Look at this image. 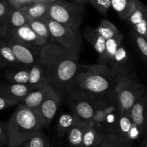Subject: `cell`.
Instances as JSON below:
<instances>
[{
  "mask_svg": "<svg viewBox=\"0 0 147 147\" xmlns=\"http://www.w3.org/2000/svg\"><path fill=\"white\" fill-rule=\"evenodd\" d=\"M22 147H50V146L48 139L41 130L24 142Z\"/></svg>",
  "mask_w": 147,
  "mask_h": 147,
  "instance_id": "cell-31",
  "label": "cell"
},
{
  "mask_svg": "<svg viewBox=\"0 0 147 147\" xmlns=\"http://www.w3.org/2000/svg\"><path fill=\"white\" fill-rule=\"evenodd\" d=\"M85 11V7L66 0H58L50 4L47 18L73 28L79 29Z\"/></svg>",
  "mask_w": 147,
  "mask_h": 147,
  "instance_id": "cell-6",
  "label": "cell"
},
{
  "mask_svg": "<svg viewBox=\"0 0 147 147\" xmlns=\"http://www.w3.org/2000/svg\"><path fill=\"white\" fill-rule=\"evenodd\" d=\"M45 20L50 33V42L76 54H80L83 37L79 29L60 24L50 18H46Z\"/></svg>",
  "mask_w": 147,
  "mask_h": 147,
  "instance_id": "cell-5",
  "label": "cell"
},
{
  "mask_svg": "<svg viewBox=\"0 0 147 147\" xmlns=\"http://www.w3.org/2000/svg\"><path fill=\"white\" fill-rule=\"evenodd\" d=\"M83 34L86 40L98 55V61L101 60L104 55L106 40L96 32L95 28H86Z\"/></svg>",
  "mask_w": 147,
  "mask_h": 147,
  "instance_id": "cell-22",
  "label": "cell"
},
{
  "mask_svg": "<svg viewBox=\"0 0 147 147\" xmlns=\"http://www.w3.org/2000/svg\"><path fill=\"white\" fill-rule=\"evenodd\" d=\"M132 36L141 57L147 65V40L134 32H132Z\"/></svg>",
  "mask_w": 147,
  "mask_h": 147,
  "instance_id": "cell-32",
  "label": "cell"
},
{
  "mask_svg": "<svg viewBox=\"0 0 147 147\" xmlns=\"http://www.w3.org/2000/svg\"><path fill=\"white\" fill-rule=\"evenodd\" d=\"M146 93V88L134 73L118 76L114 93L119 113H129L134 104Z\"/></svg>",
  "mask_w": 147,
  "mask_h": 147,
  "instance_id": "cell-4",
  "label": "cell"
},
{
  "mask_svg": "<svg viewBox=\"0 0 147 147\" xmlns=\"http://www.w3.org/2000/svg\"><path fill=\"white\" fill-rule=\"evenodd\" d=\"M27 24L30 26L35 34L44 41L50 42V33L45 20H27Z\"/></svg>",
  "mask_w": 147,
  "mask_h": 147,
  "instance_id": "cell-28",
  "label": "cell"
},
{
  "mask_svg": "<svg viewBox=\"0 0 147 147\" xmlns=\"http://www.w3.org/2000/svg\"><path fill=\"white\" fill-rule=\"evenodd\" d=\"M117 76L105 65L80 64L76 80V87L92 96H103L114 92Z\"/></svg>",
  "mask_w": 147,
  "mask_h": 147,
  "instance_id": "cell-2",
  "label": "cell"
},
{
  "mask_svg": "<svg viewBox=\"0 0 147 147\" xmlns=\"http://www.w3.org/2000/svg\"><path fill=\"white\" fill-rule=\"evenodd\" d=\"M123 42V35L121 32H119L117 35L106 40V49L103 57L99 60V64L105 65L110 67L112 61L115 57L118 49Z\"/></svg>",
  "mask_w": 147,
  "mask_h": 147,
  "instance_id": "cell-19",
  "label": "cell"
},
{
  "mask_svg": "<svg viewBox=\"0 0 147 147\" xmlns=\"http://www.w3.org/2000/svg\"><path fill=\"white\" fill-rule=\"evenodd\" d=\"M30 67L31 66L18 65L7 68L5 72L6 78L10 83L29 85Z\"/></svg>",
  "mask_w": 147,
  "mask_h": 147,
  "instance_id": "cell-17",
  "label": "cell"
},
{
  "mask_svg": "<svg viewBox=\"0 0 147 147\" xmlns=\"http://www.w3.org/2000/svg\"><path fill=\"white\" fill-rule=\"evenodd\" d=\"M8 2L11 8L21 9L26 6L36 2V1L35 0H8Z\"/></svg>",
  "mask_w": 147,
  "mask_h": 147,
  "instance_id": "cell-35",
  "label": "cell"
},
{
  "mask_svg": "<svg viewBox=\"0 0 147 147\" xmlns=\"http://www.w3.org/2000/svg\"><path fill=\"white\" fill-rule=\"evenodd\" d=\"M73 3L76 4H78V5L82 6V7H85L88 2V0H73Z\"/></svg>",
  "mask_w": 147,
  "mask_h": 147,
  "instance_id": "cell-38",
  "label": "cell"
},
{
  "mask_svg": "<svg viewBox=\"0 0 147 147\" xmlns=\"http://www.w3.org/2000/svg\"><path fill=\"white\" fill-rule=\"evenodd\" d=\"M129 113L133 123L144 134L147 131V93L134 104Z\"/></svg>",
  "mask_w": 147,
  "mask_h": 147,
  "instance_id": "cell-13",
  "label": "cell"
},
{
  "mask_svg": "<svg viewBox=\"0 0 147 147\" xmlns=\"http://www.w3.org/2000/svg\"><path fill=\"white\" fill-rule=\"evenodd\" d=\"M20 65L9 45L4 39L0 40V67L9 68Z\"/></svg>",
  "mask_w": 147,
  "mask_h": 147,
  "instance_id": "cell-23",
  "label": "cell"
},
{
  "mask_svg": "<svg viewBox=\"0 0 147 147\" xmlns=\"http://www.w3.org/2000/svg\"><path fill=\"white\" fill-rule=\"evenodd\" d=\"M1 40V37H0V40Z\"/></svg>",
  "mask_w": 147,
  "mask_h": 147,
  "instance_id": "cell-43",
  "label": "cell"
},
{
  "mask_svg": "<svg viewBox=\"0 0 147 147\" xmlns=\"http://www.w3.org/2000/svg\"><path fill=\"white\" fill-rule=\"evenodd\" d=\"M106 134V133L91 124L85 132L82 147H99L104 140Z\"/></svg>",
  "mask_w": 147,
  "mask_h": 147,
  "instance_id": "cell-24",
  "label": "cell"
},
{
  "mask_svg": "<svg viewBox=\"0 0 147 147\" xmlns=\"http://www.w3.org/2000/svg\"><path fill=\"white\" fill-rule=\"evenodd\" d=\"M50 4L45 2H34L21 9L27 20H45L48 17Z\"/></svg>",
  "mask_w": 147,
  "mask_h": 147,
  "instance_id": "cell-20",
  "label": "cell"
},
{
  "mask_svg": "<svg viewBox=\"0 0 147 147\" xmlns=\"http://www.w3.org/2000/svg\"><path fill=\"white\" fill-rule=\"evenodd\" d=\"M0 147H1V146H0Z\"/></svg>",
  "mask_w": 147,
  "mask_h": 147,
  "instance_id": "cell-46",
  "label": "cell"
},
{
  "mask_svg": "<svg viewBox=\"0 0 147 147\" xmlns=\"http://www.w3.org/2000/svg\"><path fill=\"white\" fill-rule=\"evenodd\" d=\"M92 95L83 93H72L69 103L72 111L80 120L93 121L97 113L99 103Z\"/></svg>",
  "mask_w": 147,
  "mask_h": 147,
  "instance_id": "cell-7",
  "label": "cell"
},
{
  "mask_svg": "<svg viewBox=\"0 0 147 147\" xmlns=\"http://www.w3.org/2000/svg\"><path fill=\"white\" fill-rule=\"evenodd\" d=\"M27 24L25 15L20 9H10L2 26V37L9 32Z\"/></svg>",
  "mask_w": 147,
  "mask_h": 147,
  "instance_id": "cell-16",
  "label": "cell"
},
{
  "mask_svg": "<svg viewBox=\"0 0 147 147\" xmlns=\"http://www.w3.org/2000/svg\"><path fill=\"white\" fill-rule=\"evenodd\" d=\"M107 134L116 135L131 142H133V141L139 139L141 135H143L140 129L133 123L129 113H120L119 112V117L116 119L114 126Z\"/></svg>",
  "mask_w": 147,
  "mask_h": 147,
  "instance_id": "cell-9",
  "label": "cell"
},
{
  "mask_svg": "<svg viewBox=\"0 0 147 147\" xmlns=\"http://www.w3.org/2000/svg\"><path fill=\"white\" fill-rule=\"evenodd\" d=\"M0 84H1V83H0Z\"/></svg>",
  "mask_w": 147,
  "mask_h": 147,
  "instance_id": "cell-45",
  "label": "cell"
},
{
  "mask_svg": "<svg viewBox=\"0 0 147 147\" xmlns=\"http://www.w3.org/2000/svg\"><path fill=\"white\" fill-rule=\"evenodd\" d=\"M29 85L37 88L50 86L45 72L39 63L30 67Z\"/></svg>",
  "mask_w": 147,
  "mask_h": 147,
  "instance_id": "cell-26",
  "label": "cell"
},
{
  "mask_svg": "<svg viewBox=\"0 0 147 147\" xmlns=\"http://www.w3.org/2000/svg\"><path fill=\"white\" fill-rule=\"evenodd\" d=\"M133 32L147 40V7L140 0H136V7L127 20Z\"/></svg>",
  "mask_w": 147,
  "mask_h": 147,
  "instance_id": "cell-12",
  "label": "cell"
},
{
  "mask_svg": "<svg viewBox=\"0 0 147 147\" xmlns=\"http://www.w3.org/2000/svg\"><path fill=\"white\" fill-rule=\"evenodd\" d=\"M8 136V122L0 121V146L7 144Z\"/></svg>",
  "mask_w": 147,
  "mask_h": 147,
  "instance_id": "cell-34",
  "label": "cell"
},
{
  "mask_svg": "<svg viewBox=\"0 0 147 147\" xmlns=\"http://www.w3.org/2000/svg\"><path fill=\"white\" fill-rule=\"evenodd\" d=\"M111 8L123 20H127L134 11L136 0H111Z\"/></svg>",
  "mask_w": 147,
  "mask_h": 147,
  "instance_id": "cell-25",
  "label": "cell"
},
{
  "mask_svg": "<svg viewBox=\"0 0 147 147\" xmlns=\"http://www.w3.org/2000/svg\"><path fill=\"white\" fill-rule=\"evenodd\" d=\"M36 88H38L26 84L10 83H1L0 96L17 100L21 103L27 95Z\"/></svg>",
  "mask_w": 147,
  "mask_h": 147,
  "instance_id": "cell-14",
  "label": "cell"
},
{
  "mask_svg": "<svg viewBox=\"0 0 147 147\" xmlns=\"http://www.w3.org/2000/svg\"><path fill=\"white\" fill-rule=\"evenodd\" d=\"M4 40L11 47L20 65L32 66L39 63L40 52L41 49L32 48L9 39H4Z\"/></svg>",
  "mask_w": 147,
  "mask_h": 147,
  "instance_id": "cell-11",
  "label": "cell"
},
{
  "mask_svg": "<svg viewBox=\"0 0 147 147\" xmlns=\"http://www.w3.org/2000/svg\"><path fill=\"white\" fill-rule=\"evenodd\" d=\"M10 9L11 7L8 0H0V22L2 24V26Z\"/></svg>",
  "mask_w": 147,
  "mask_h": 147,
  "instance_id": "cell-36",
  "label": "cell"
},
{
  "mask_svg": "<svg viewBox=\"0 0 147 147\" xmlns=\"http://www.w3.org/2000/svg\"><path fill=\"white\" fill-rule=\"evenodd\" d=\"M2 38L9 39L35 49H41L47 44L45 41L35 34L28 24L9 32Z\"/></svg>",
  "mask_w": 147,
  "mask_h": 147,
  "instance_id": "cell-10",
  "label": "cell"
},
{
  "mask_svg": "<svg viewBox=\"0 0 147 147\" xmlns=\"http://www.w3.org/2000/svg\"><path fill=\"white\" fill-rule=\"evenodd\" d=\"M88 2L103 15H106L111 8V0H88Z\"/></svg>",
  "mask_w": 147,
  "mask_h": 147,
  "instance_id": "cell-33",
  "label": "cell"
},
{
  "mask_svg": "<svg viewBox=\"0 0 147 147\" xmlns=\"http://www.w3.org/2000/svg\"><path fill=\"white\" fill-rule=\"evenodd\" d=\"M37 2H45V3H48V0H35ZM49 4V3H48Z\"/></svg>",
  "mask_w": 147,
  "mask_h": 147,
  "instance_id": "cell-40",
  "label": "cell"
},
{
  "mask_svg": "<svg viewBox=\"0 0 147 147\" xmlns=\"http://www.w3.org/2000/svg\"><path fill=\"white\" fill-rule=\"evenodd\" d=\"M78 60V54L48 42L40 50L39 64L45 72L49 85L57 93H72L80 70Z\"/></svg>",
  "mask_w": 147,
  "mask_h": 147,
  "instance_id": "cell-1",
  "label": "cell"
},
{
  "mask_svg": "<svg viewBox=\"0 0 147 147\" xmlns=\"http://www.w3.org/2000/svg\"><path fill=\"white\" fill-rule=\"evenodd\" d=\"M0 37L2 38V24L0 22Z\"/></svg>",
  "mask_w": 147,
  "mask_h": 147,
  "instance_id": "cell-39",
  "label": "cell"
},
{
  "mask_svg": "<svg viewBox=\"0 0 147 147\" xmlns=\"http://www.w3.org/2000/svg\"><path fill=\"white\" fill-rule=\"evenodd\" d=\"M37 113L20 103L8 121V147L21 146L25 142L42 130Z\"/></svg>",
  "mask_w": 147,
  "mask_h": 147,
  "instance_id": "cell-3",
  "label": "cell"
},
{
  "mask_svg": "<svg viewBox=\"0 0 147 147\" xmlns=\"http://www.w3.org/2000/svg\"><path fill=\"white\" fill-rule=\"evenodd\" d=\"M92 124V122L79 120L70 130L67 132V141L70 146L73 147H82L83 136L88 128Z\"/></svg>",
  "mask_w": 147,
  "mask_h": 147,
  "instance_id": "cell-18",
  "label": "cell"
},
{
  "mask_svg": "<svg viewBox=\"0 0 147 147\" xmlns=\"http://www.w3.org/2000/svg\"><path fill=\"white\" fill-rule=\"evenodd\" d=\"M70 147H73V146H70Z\"/></svg>",
  "mask_w": 147,
  "mask_h": 147,
  "instance_id": "cell-44",
  "label": "cell"
},
{
  "mask_svg": "<svg viewBox=\"0 0 147 147\" xmlns=\"http://www.w3.org/2000/svg\"><path fill=\"white\" fill-rule=\"evenodd\" d=\"M20 104V103L17 100L0 96V111L5 110V109H9V108L13 107V106H19Z\"/></svg>",
  "mask_w": 147,
  "mask_h": 147,
  "instance_id": "cell-37",
  "label": "cell"
},
{
  "mask_svg": "<svg viewBox=\"0 0 147 147\" xmlns=\"http://www.w3.org/2000/svg\"><path fill=\"white\" fill-rule=\"evenodd\" d=\"M80 120L74 113H63L59 117L57 123V132L59 136L67 134L72 127Z\"/></svg>",
  "mask_w": 147,
  "mask_h": 147,
  "instance_id": "cell-27",
  "label": "cell"
},
{
  "mask_svg": "<svg viewBox=\"0 0 147 147\" xmlns=\"http://www.w3.org/2000/svg\"><path fill=\"white\" fill-rule=\"evenodd\" d=\"M109 67L116 76L131 72L129 63V55L126 46L123 45V42L118 49Z\"/></svg>",
  "mask_w": 147,
  "mask_h": 147,
  "instance_id": "cell-15",
  "label": "cell"
},
{
  "mask_svg": "<svg viewBox=\"0 0 147 147\" xmlns=\"http://www.w3.org/2000/svg\"><path fill=\"white\" fill-rule=\"evenodd\" d=\"M132 142L121 137L106 133L103 142L99 147H131Z\"/></svg>",
  "mask_w": 147,
  "mask_h": 147,
  "instance_id": "cell-30",
  "label": "cell"
},
{
  "mask_svg": "<svg viewBox=\"0 0 147 147\" xmlns=\"http://www.w3.org/2000/svg\"><path fill=\"white\" fill-rule=\"evenodd\" d=\"M145 147H147V139H146V146H145Z\"/></svg>",
  "mask_w": 147,
  "mask_h": 147,
  "instance_id": "cell-42",
  "label": "cell"
},
{
  "mask_svg": "<svg viewBox=\"0 0 147 147\" xmlns=\"http://www.w3.org/2000/svg\"><path fill=\"white\" fill-rule=\"evenodd\" d=\"M95 30L106 40L113 38L120 32L116 26L108 20H101L100 24L95 28Z\"/></svg>",
  "mask_w": 147,
  "mask_h": 147,
  "instance_id": "cell-29",
  "label": "cell"
},
{
  "mask_svg": "<svg viewBox=\"0 0 147 147\" xmlns=\"http://www.w3.org/2000/svg\"><path fill=\"white\" fill-rule=\"evenodd\" d=\"M58 1V0H48V3L50 4H53V3L55 2V1Z\"/></svg>",
  "mask_w": 147,
  "mask_h": 147,
  "instance_id": "cell-41",
  "label": "cell"
},
{
  "mask_svg": "<svg viewBox=\"0 0 147 147\" xmlns=\"http://www.w3.org/2000/svg\"><path fill=\"white\" fill-rule=\"evenodd\" d=\"M51 86H45L34 89L27 95L21 103L32 110H37L45 98Z\"/></svg>",
  "mask_w": 147,
  "mask_h": 147,
  "instance_id": "cell-21",
  "label": "cell"
},
{
  "mask_svg": "<svg viewBox=\"0 0 147 147\" xmlns=\"http://www.w3.org/2000/svg\"><path fill=\"white\" fill-rule=\"evenodd\" d=\"M60 104V99L58 93L51 87L42 103L37 110L34 111L40 119L42 128H47L50 126L58 110Z\"/></svg>",
  "mask_w": 147,
  "mask_h": 147,
  "instance_id": "cell-8",
  "label": "cell"
}]
</instances>
